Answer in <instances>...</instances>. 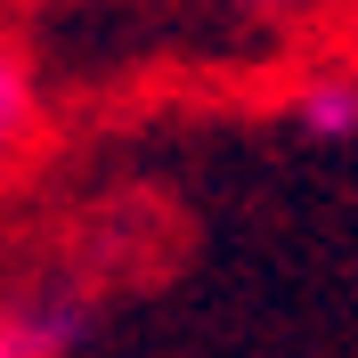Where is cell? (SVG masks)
I'll use <instances>...</instances> for the list:
<instances>
[{
	"label": "cell",
	"instance_id": "7a4b0ae2",
	"mask_svg": "<svg viewBox=\"0 0 358 358\" xmlns=\"http://www.w3.org/2000/svg\"><path fill=\"white\" fill-rule=\"evenodd\" d=\"M41 131H49V90H41V66L33 49L0 24V187L41 155Z\"/></svg>",
	"mask_w": 358,
	"mask_h": 358
},
{
	"label": "cell",
	"instance_id": "6da1fadb",
	"mask_svg": "<svg viewBox=\"0 0 358 358\" xmlns=\"http://www.w3.org/2000/svg\"><path fill=\"white\" fill-rule=\"evenodd\" d=\"M98 326V293L73 277L0 293V358H73Z\"/></svg>",
	"mask_w": 358,
	"mask_h": 358
},
{
	"label": "cell",
	"instance_id": "3957f363",
	"mask_svg": "<svg viewBox=\"0 0 358 358\" xmlns=\"http://www.w3.org/2000/svg\"><path fill=\"white\" fill-rule=\"evenodd\" d=\"M277 114L310 147H358V66H310L301 82H285Z\"/></svg>",
	"mask_w": 358,
	"mask_h": 358
},
{
	"label": "cell",
	"instance_id": "277c9868",
	"mask_svg": "<svg viewBox=\"0 0 358 358\" xmlns=\"http://www.w3.org/2000/svg\"><path fill=\"white\" fill-rule=\"evenodd\" d=\"M203 8H220V17H236V24L293 33V24H326V17H342L350 0H203Z\"/></svg>",
	"mask_w": 358,
	"mask_h": 358
}]
</instances>
